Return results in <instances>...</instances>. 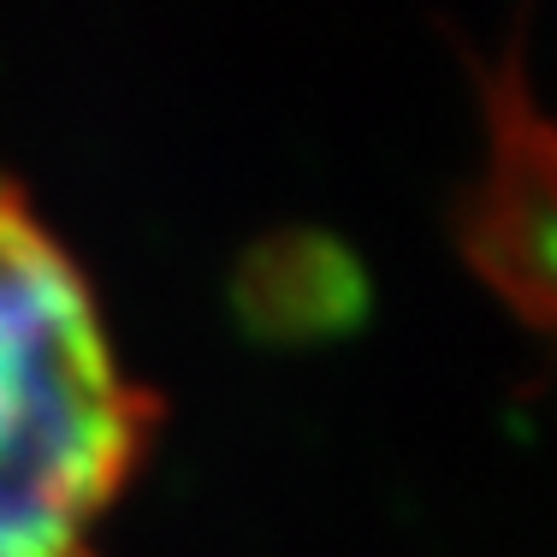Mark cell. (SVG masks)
<instances>
[{
	"label": "cell",
	"mask_w": 557,
	"mask_h": 557,
	"mask_svg": "<svg viewBox=\"0 0 557 557\" xmlns=\"http://www.w3.org/2000/svg\"><path fill=\"white\" fill-rule=\"evenodd\" d=\"M84 268L0 178V557H96L84 522L149 433Z\"/></svg>",
	"instance_id": "6da1fadb"
}]
</instances>
